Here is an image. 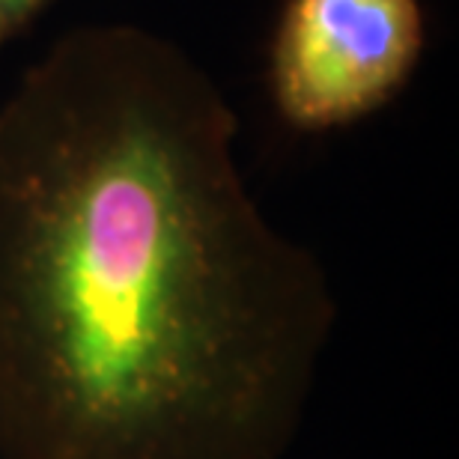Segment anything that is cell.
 Returning a JSON list of instances; mask_svg holds the SVG:
<instances>
[{
  "mask_svg": "<svg viewBox=\"0 0 459 459\" xmlns=\"http://www.w3.org/2000/svg\"><path fill=\"white\" fill-rule=\"evenodd\" d=\"M179 42L63 33L0 102V459H283L337 301Z\"/></svg>",
  "mask_w": 459,
  "mask_h": 459,
  "instance_id": "obj_1",
  "label": "cell"
},
{
  "mask_svg": "<svg viewBox=\"0 0 459 459\" xmlns=\"http://www.w3.org/2000/svg\"><path fill=\"white\" fill-rule=\"evenodd\" d=\"M424 51L420 0H290L272 45V93L301 132L382 108Z\"/></svg>",
  "mask_w": 459,
  "mask_h": 459,
  "instance_id": "obj_2",
  "label": "cell"
},
{
  "mask_svg": "<svg viewBox=\"0 0 459 459\" xmlns=\"http://www.w3.org/2000/svg\"><path fill=\"white\" fill-rule=\"evenodd\" d=\"M6 4H9V22H13V30L18 33V30H24L51 0H6Z\"/></svg>",
  "mask_w": 459,
  "mask_h": 459,
  "instance_id": "obj_3",
  "label": "cell"
},
{
  "mask_svg": "<svg viewBox=\"0 0 459 459\" xmlns=\"http://www.w3.org/2000/svg\"><path fill=\"white\" fill-rule=\"evenodd\" d=\"M13 36H15V30H13V22H9V4L0 0V48H4Z\"/></svg>",
  "mask_w": 459,
  "mask_h": 459,
  "instance_id": "obj_4",
  "label": "cell"
}]
</instances>
